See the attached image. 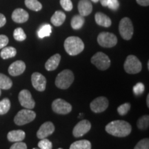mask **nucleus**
Returning <instances> with one entry per match:
<instances>
[{"mask_svg": "<svg viewBox=\"0 0 149 149\" xmlns=\"http://www.w3.org/2000/svg\"><path fill=\"white\" fill-rule=\"evenodd\" d=\"M14 39L19 42H22L26 39V35L22 28H17L13 32Z\"/></svg>", "mask_w": 149, "mask_h": 149, "instance_id": "c756f323", "label": "nucleus"}, {"mask_svg": "<svg viewBox=\"0 0 149 149\" xmlns=\"http://www.w3.org/2000/svg\"><path fill=\"white\" fill-rule=\"evenodd\" d=\"M110 135L118 137H124L131 133L132 127L129 123L124 120H115L109 123L105 128Z\"/></svg>", "mask_w": 149, "mask_h": 149, "instance_id": "f257e3e1", "label": "nucleus"}, {"mask_svg": "<svg viewBox=\"0 0 149 149\" xmlns=\"http://www.w3.org/2000/svg\"><path fill=\"white\" fill-rule=\"evenodd\" d=\"M25 5L28 8L33 11H40L42 8V3L37 0H25Z\"/></svg>", "mask_w": 149, "mask_h": 149, "instance_id": "bb28decb", "label": "nucleus"}, {"mask_svg": "<svg viewBox=\"0 0 149 149\" xmlns=\"http://www.w3.org/2000/svg\"><path fill=\"white\" fill-rule=\"evenodd\" d=\"M74 81V74L70 70H62L57 74L55 79V85L58 88L65 90L71 86Z\"/></svg>", "mask_w": 149, "mask_h": 149, "instance_id": "7ed1b4c3", "label": "nucleus"}, {"mask_svg": "<svg viewBox=\"0 0 149 149\" xmlns=\"http://www.w3.org/2000/svg\"><path fill=\"white\" fill-rule=\"evenodd\" d=\"M52 33V27L50 24H43L38 31H37V35L40 39H43L46 37H49Z\"/></svg>", "mask_w": 149, "mask_h": 149, "instance_id": "393cba45", "label": "nucleus"}, {"mask_svg": "<svg viewBox=\"0 0 149 149\" xmlns=\"http://www.w3.org/2000/svg\"><path fill=\"white\" fill-rule=\"evenodd\" d=\"M138 4L142 6H148L149 5V0H136Z\"/></svg>", "mask_w": 149, "mask_h": 149, "instance_id": "ea45409f", "label": "nucleus"}, {"mask_svg": "<svg viewBox=\"0 0 149 149\" xmlns=\"http://www.w3.org/2000/svg\"><path fill=\"white\" fill-rule=\"evenodd\" d=\"M60 4L66 11H70L73 8L72 3L70 0H60Z\"/></svg>", "mask_w": 149, "mask_h": 149, "instance_id": "f704fd0d", "label": "nucleus"}, {"mask_svg": "<svg viewBox=\"0 0 149 149\" xmlns=\"http://www.w3.org/2000/svg\"><path fill=\"white\" fill-rule=\"evenodd\" d=\"M26 133L22 130H11L7 135V138L11 142H18L22 141L25 139Z\"/></svg>", "mask_w": 149, "mask_h": 149, "instance_id": "6ab92c4d", "label": "nucleus"}, {"mask_svg": "<svg viewBox=\"0 0 149 149\" xmlns=\"http://www.w3.org/2000/svg\"><path fill=\"white\" fill-rule=\"evenodd\" d=\"M52 109L57 114L66 115L71 112L72 106L62 99H56L52 103Z\"/></svg>", "mask_w": 149, "mask_h": 149, "instance_id": "1a4fd4ad", "label": "nucleus"}, {"mask_svg": "<svg viewBox=\"0 0 149 149\" xmlns=\"http://www.w3.org/2000/svg\"><path fill=\"white\" fill-rule=\"evenodd\" d=\"M148 69H149V62H148Z\"/></svg>", "mask_w": 149, "mask_h": 149, "instance_id": "a18cd8bd", "label": "nucleus"}, {"mask_svg": "<svg viewBox=\"0 0 149 149\" xmlns=\"http://www.w3.org/2000/svg\"><path fill=\"white\" fill-rule=\"evenodd\" d=\"M145 86L142 83L139 82L133 86V93L136 95H140L144 92Z\"/></svg>", "mask_w": 149, "mask_h": 149, "instance_id": "72a5a7b5", "label": "nucleus"}, {"mask_svg": "<svg viewBox=\"0 0 149 149\" xmlns=\"http://www.w3.org/2000/svg\"><path fill=\"white\" fill-rule=\"evenodd\" d=\"M17 54V50L14 47L12 46H8V47H4L2 48L0 56L3 59H7L9 58L14 57Z\"/></svg>", "mask_w": 149, "mask_h": 149, "instance_id": "4be33fe9", "label": "nucleus"}, {"mask_svg": "<svg viewBox=\"0 0 149 149\" xmlns=\"http://www.w3.org/2000/svg\"><path fill=\"white\" fill-rule=\"evenodd\" d=\"M124 68L125 71L128 74H137L141 70L142 65L137 57L130 55L126 57L124 64Z\"/></svg>", "mask_w": 149, "mask_h": 149, "instance_id": "20e7f679", "label": "nucleus"}, {"mask_svg": "<svg viewBox=\"0 0 149 149\" xmlns=\"http://www.w3.org/2000/svg\"><path fill=\"white\" fill-rule=\"evenodd\" d=\"M130 109V104L129 103H124L117 108V112L120 115H125Z\"/></svg>", "mask_w": 149, "mask_h": 149, "instance_id": "2f4dec72", "label": "nucleus"}, {"mask_svg": "<svg viewBox=\"0 0 149 149\" xmlns=\"http://www.w3.org/2000/svg\"><path fill=\"white\" fill-rule=\"evenodd\" d=\"M33 149H40V148H33Z\"/></svg>", "mask_w": 149, "mask_h": 149, "instance_id": "49530a36", "label": "nucleus"}, {"mask_svg": "<svg viewBox=\"0 0 149 149\" xmlns=\"http://www.w3.org/2000/svg\"><path fill=\"white\" fill-rule=\"evenodd\" d=\"M9 40L8 37L4 35H0V49L6 47L8 44Z\"/></svg>", "mask_w": 149, "mask_h": 149, "instance_id": "e433bc0d", "label": "nucleus"}, {"mask_svg": "<svg viewBox=\"0 0 149 149\" xmlns=\"http://www.w3.org/2000/svg\"><path fill=\"white\" fill-rule=\"evenodd\" d=\"M66 19V15L61 10H57L51 17V22L55 26H60Z\"/></svg>", "mask_w": 149, "mask_h": 149, "instance_id": "412c9836", "label": "nucleus"}, {"mask_svg": "<svg viewBox=\"0 0 149 149\" xmlns=\"http://www.w3.org/2000/svg\"><path fill=\"white\" fill-rule=\"evenodd\" d=\"M107 6L113 10H117L120 6V3L118 0H109L107 3Z\"/></svg>", "mask_w": 149, "mask_h": 149, "instance_id": "c9c22d12", "label": "nucleus"}, {"mask_svg": "<svg viewBox=\"0 0 149 149\" xmlns=\"http://www.w3.org/2000/svg\"><path fill=\"white\" fill-rule=\"evenodd\" d=\"M1 89L0 88V95H1Z\"/></svg>", "mask_w": 149, "mask_h": 149, "instance_id": "c03bdc74", "label": "nucleus"}, {"mask_svg": "<svg viewBox=\"0 0 149 149\" xmlns=\"http://www.w3.org/2000/svg\"><path fill=\"white\" fill-rule=\"evenodd\" d=\"M31 81L33 86L37 91L43 92L45 91L46 86V77L40 72H35L33 73L31 76Z\"/></svg>", "mask_w": 149, "mask_h": 149, "instance_id": "ddd939ff", "label": "nucleus"}, {"mask_svg": "<svg viewBox=\"0 0 149 149\" xmlns=\"http://www.w3.org/2000/svg\"><path fill=\"white\" fill-rule=\"evenodd\" d=\"M109 0H100L101 4L103 6H107V3L109 2Z\"/></svg>", "mask_w": 149, "mask_h": 149, "instance_id": "a19ab883", "label": "nucleus"}, {"mask_svg": "<svg viewBox=\"0 0 149 149\" xmlns=\"http://www.w3.org/2000/svg\"><path fill=\"white\" fill-rule=\"evenodd\" d=\"M109 107V100L105 97H98L90 104L91 111L95 113L104 112Z\"/></svg>", "mask_w": 149, "mask_h": 149, "instance_id": "9b49d317", "label": "nucleus"}, {"mask_svg": "<svg viewBox=\"0 0 149 149\" xmlns=\"http://www.w3.org/2000/svg\"><path fill=\"white\" fill-rule=\"evenodd\" d=\"M84 17L80 15H77L74 16L72 18L70 24H71V27L74 30H78L83 26V25L84 24Z\"/></svg>", "mask_w": 149, "mask_h": 149, "instance_id": "b1692460", "label": "nucleus"}, {"mask_svg": "<svg viewBox=\"0 0 149 149\" xmlns=\"http://www.w3.org/2000/svg\"><path fill=\"white\" fill-rule=\"evenodd\" d=\"M64 46L66 53L71 56L77 55L84 49V44L78 37H68L65 40Z\"/></svg>", "mask_w": 149, "mask_h": 149, "instance_id": "f03ea898", "label": "nucleus"}, {"mask_svg": "<svg viewBox=\"0 0 149 149\" xmlns=\"http://www.w3.org/2000/svg\"><path fill=\"white\" fill-rule=\"evenodd\" d=\"M26 70V64L23 61L18 60L15 61L8 68V73L11 76H18L22 74Z\"/></svg>", "mask_w": 149, "mask_h": 149, "instance_id": "2eb2a0df", "label": "nucleus"}, {"mask_svg": "<svg viewBox=\"0 0 149 149\" xmlns=\"http://www.w3.org/2000/svg\"><path fill=\"white\" fill-rule=\"evenodd\" d=\"M6 23V19L3 14L0 13V28L3 27Z\"/></svg>", "mask_w": 149, "mask_h": 149, "instance_id": "58836bf2", "label": "nucleus"}, {"mask_svg": "<svg viewBox=\"0 0 149 149\" xmlns=\"http://www.w3.org/2000/svg\"><path fill=\"white\" fill-rule=\"evenodd\" d=\"M69 149H91V143L86 139L76 141L70 145Z\"/></svg>", "mask_w": 149, "mask_h": 149, "instance_id": "5701e85b", "label": "nucleus"}, {"mask_svg": "<svg viewBox=\"0 0 149 149\" xmlns=\"http://www.w3.org/2000/svg\"><path fill=\"white\" fill-rule=\"evenodd\" d=\"M38 147L40 149H52L53 148V144L48 139H42L39 141Z\"/></svg>", "mask_w": 149, "mask_h": 149, "instance_id": "7c9ffc66", "label": "nucleus"}, {"mask_svg": "<svg viewBox=\"0 0 149 149\" xmlns=\"http://www.w3.org/2000/svg\"><path fill=\"white\" fill-rule=\"evenodd\" d=\"M137 126L139 129L146 130L148 128L149 126V116L148 115H144L139 118L137 122Z\"/></svg>", "mask_w": 149, "mask_h": 149, "instance_id": "cd10ccee", "label": "nucleus"}, {"mask_svg": "<svg viewBox=\"0 0 149 149\" xmlns=\"http://www.w3.org/2000/svg\"><path fill=\"white\" fill-rule=\"evenodd\" d=\"M12 80L4 74L0 73V88L3 90H8L12 87Z\"/></svg>", "mask_w": 149, "mask_h": 149, "instance_id": "a878e982", "label": "nucleus"}, {"mask_svg": "<svg viewBox=\"0 0 149 149\" xmlns=\"http://www.w3.org/2000/svg\"><path fill=\"white\" fill-rule=\"evenodd\" d=\"M78 10L80 15L83 17L89 15L93 10V6L90 0H80L78 3Z\"/></svg>", "mask_w": 149, "mask_h": 149, "instance_id": "f3484780", "label": "nucleus"}, {"mask_svg": "<svg viewBox=\"0 0 149 149\" xmlns=\"http://www.w3.org/2000/svg\"><path fill=\"white\" fill-rule=\"evenodd\" d=\"M19 101L22 107L27 109H33L35 107V102L29 91L24 89L20 91L18 95Z\"/></svg>", "mask_w": 149, "mask_h": 149, "instance_id": "9d476101", "label": "nucleus"}, {"mask_svg": "<svg viewBox=\"0 0 149 149\" xmlns=\"http://www.w3.org/2000/svg\"><path fill=\"white\" fill-rule=\"evenodd\" d=\"M119 31L124 40H130L133 35V25L131 20L128 17H124L121 20L119 24Z\"/></svg>", "mask_w": 149, "mask_h": 149, "instance_id": "0eeeda50", "label": "nucleus"}, {"mask_svg": "<svg viewBox=\"0 0 149 149\" xmlns=\"http://www.w3.org/2000/svg\"><path fill=\"white\" fill-rule=\"evenodd\" d=\"M97 42L104 48H112L117 43V38L114 34L109 32H102L97 37Z\"/></svg>", "mask_w": 149, "mask_h": 149, "instance_id": "6e6552de", "label": "nucleus"}, {"mask_svg": "<svg viewBox=\"0 0 149 149\" xmlns=\"http://www.w3.org/2000/svg\"><path fill=\"white\" fill-rule=\"evenodd\" d=\"M10 102L8 98H4L0 101V115H4L10 110Z\"/></svg>", "mask_w": 149, "mask_h": 149, "instance_id": "c85d7f7f", "label": "nucleus"}, {"mask_svg": "<svg viewBox=\"0 0 149 149\" xmlns=\"http://www.w3.org/2000/svg\"><path fill=\"white\" fill-rule=\"evenodd\" d=\"M91 128V124L88 120H83L78 122L72 130V134L75 137H82Z\"/></svg>", "mask_w": 149, "mask_h": 149, "instance_id": "f8f14e48", "label": "nucleus"}, {"mask_svg": "<svg viewBox=\"0 0 149 149\" xmlns=\"http://www.w3.org/2000/svg\"><path fill=\"white\" fill-rule=\"evenodd\" d=\"M55 131V126L51 122H46L42 124L37 132V137L42 139L52 135Z\"/></svg>", "mask_w": 149, "mask_h": 149, "instance_id": "4468645a", "label": "nucleus"}, {"mask_svg": "<svg viewBox=\"0 0 149 149\" xmlns=\"http://www.w3.org/2000/svg\"><path fill=\"white\" fill-rule=\"evenodd\" d=\"M10 149H27V145L22 141H18L13 144Z\"/></svg>", "mask_w": 149, "mask_h": 149, "instance_id": "4c0bfd02", "label": "nucleus"}, {"mask_svg": "<svg viewBox=\"0 0 149 149\" xmlns=\"http://www.w3.org/2000/svg\"><path fill=\"white\" fill-rule=\"evenodd\" d=\"M91 61L100 70H107L111 66V60L109 57L102 52H98L95 54L91 58Z\"/></svg>", "mask_w": 149, "mask_h": 149, "instance_id": "423d86ee", "label": "nucleus"}, {"mask_svg": "<svg viewBox=\"0 0 149 149\" xmlns=\"http://www.w3.org/2000/svg\"><path fill=\"white\" fill-rule=\"evenodd\" d=\"M146 104H147V107H149V95H147L146 97Z\"/></svg>", "mask_w": 149, "mask_h": 149, "instance_id": "79ce46f5", "label": "nucleus"}, {"mask_svg": "<svg viewBox=\"0 0 149 149\" xmlns=\"http://www.w3.org/2000/svg\"><path fill=\"white\" fill-rule=\"evenodd\" d=\"M61 60V55L55 54L50 57L45 64V68L48 71H53L57 68Z\"/></svg>", "mask_w": 149, "mask_h": 149, "instance_id": "a211bd4d", "label": "nucleus"}, {"mask_svg": "<svg viewBox=\"0 0 149 149\" xmlns=\"http://www.w3.org/2000/svg\"><path fill=\"white\" fill-rule=\"evenodd\" d=\"M58 149H63V148H58Z\"/></svg>", "mask_w": 149, "mask_h": 149, "instance_id": "de8ad7c7", "label": "nucleus"}, {"mask_svg": "<svg viewBox=\"0 0 149 149\" xmlns=\"http://www.w3.org/2000/svg\"><path fill=\"white\" fill-rule=\"evenodd\" d=\"M95 19L96 23L101 26L108 28L111 26L112 22L111 19L102 13H97L95 15Z\"/></svg>", "mask_w": 149, "mask_h": 149, "instance_id": "aec40b11", "label": "nucleus"}, {"mask_svg": "<svg viewBox=\"0 0 149 149\" xmlns=\"http://www.w3.org/2000/svg\"><path fill=\"white\" fill-rule=\"evenodd\" d=\"M29 18V13L22 8L15 9L12 14V19L16 23H24L28 21Z\"/></svg>", "mask_w": 149, "mask_h": 149, "instance_id": "dca6fc26", "label": "nucleus"}, {"mask_svg": "<svg viewBox=\"0 0 149 149\" xmlns=\"http://www.w3.org/2000/svg\"><path fill=\"white\" fill-rule=\"evenodd\" d=\"M36 117V113L31 109H23L19 111L14 118V122L17 125L23 126L33 122Z\"/></svg>", "mask_w": 149, "mask_h": 149, "instance_id": "39448f33", "label": "nucleus"}, {"mask_svg": "<svg viewBox=\"0 0 149 149\" xmlns=\"http://www.w3.org/2000/svg\"><path fill=\"white\" fill-rule=\"evenodd\" d=\"M134 149H149V139L145 138L137 143Z\"/></svg>", "mask_w": 149, "mask_h": 149, "instance_id": "473e14b6", "label": "nucleus"}, {"mask_svg": "<svg viewBox=\"0 0 149 149\" xmlns=\"http://www.w3.org/2000/svg\"><path fill=\"white\" fill-rule=\"evenodd\" d=\"M91 1L94 3H97V2H98V1H100V0H91Z\"/></svg>", "mask_w": 149, "mask_h": 149, "instance_id": "37998d69", "label": "nucleus"}]
</instances>
